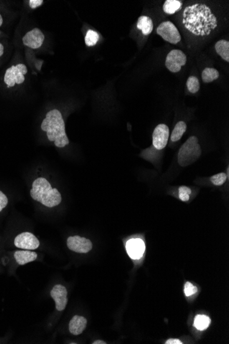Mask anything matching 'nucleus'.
Wrapping results in <instances>:
<instances>
[{"label":"nucleus","mask_w":229,"mask_h":344,"mask_svg":"<svg viewBox=\"0 0 229 344\" xmlns=\"http://www.w3.org/2000/svg\"><path fill=\"white\" fill-rule=\"evenodd\" d=\"M182 24L194 35L207 36L217 28V20L207 5L195 4L184 10Z\"/></svg>","instance_id":"nucleus-1"},{"label":"nucleus","mask_w":229,"mask_h":344,"mask_svg":"<svg viewBox=\"0 0 229 344\" xmlns=\"http://www.w3.org/2000/svg\"><path fill=\"white\" fill-rule=\"evenodd\" d=\"M41 129L47 133L48 138L54 142L56 147L64 148L69 144L65 132V124L61 111H49L41 124Z\"/></svg>","instance_id":"nucleus-2"},{"label":"nucleus","mask_w":229,"mask_h":344,"mask_svg":"<svg viewBox=\"0 0 229 344\" xmlns=\"http://www.w3.org/2000/svg\"><path fill=\"white\" fill-rule=\"evenodd\" d=\"M31 196L34 200L48 207H54L61 204L62 197L59 191L51 187L50 183L44 177L34 181L31 190Z\"/></svg>","instance_id":"nucleus-3"},{"label":"nucleus","mask_w":229,"mask_h":344,"mask_svg":"<svg viewBox=\"0 0 229 344\" xmlns=\"http://www.w3.org/2000/svg\"><path fill=\"white\" fill-rule=\"evenodd\" d=\"M201 154V148L198 144L197 138L196 136L189 138L179 150L178 154L179 165L182 167H187L194 164L198 159Z\"/></svg>","instance_id":"nucleus-4"},{"label":"nucleus","mask_w":229,"mask_h":344,"mask_svg":"<svg viewBox=\"0 0 229 344\" xmlns=\"http://www.w3.org/2000/svg\"><path fill=\"white\" fill-rule=\"evenodd\" d=\"M27 73V67L24 64L11 66L5 73L4 82L8 87H14L16 84H22L25 81L24 75Z\"/></svg>","instance_id":"nucleus-5"},{"label":"nucleus","mask_w":229,"mask_h":344,"mask_svg":"<svg viewBox=\"0 0 229 344\" xmlns=\"http://www.w3.org/2000/svg\"><path fill=\"white\" fill-rule=\"evenodd\" d=\"M157 34L162 36L163 39L172 44H178L181 40L178 29L173 23L170 21H165L159 25L157 30Z\"/></svg>","instance_id":"nucleus-6"},{"label":"nucleus","mask_w":229,"mask_h":344,"mask_svg":"<svg viewBox=\"0 0 229 344\" xmlns=\"http://www.w3.org/2000/svg\"><path fill=\"white\" fill-rule=\"evenodd\" d=\"M187 63V56L183 52L179 50H173L167 54L165 60V66L173 73L179 72L182 66Z\"/></svg>","instance_id":"nucleus-7"},{"label":"nucleus","mask_w":229,"mask_h":344,"mask_svg":"<svg viewBox=\"0 0 229 344\" xmlns=\"http://www.w3.org/2000/svg\"><path fill=\"white\" fill-rule=\"evenodd\" d=\"M67 245L70 250L80 254L88 253L93 247V244L90 240L79 236L68 238Z\"/></svg>","instance_id":"nucleus-8"},{"label":"nucleus","mask_w":229,"mask_h":344,"mask_svg":"<svg viewBox=\"0 0 229 344\" xmlns=\"http://www.w3.org/2000/svg\"><path fill=\"white\" fill-rule=\"evenodd\" d=\"M170 136L169 128L165 124H160L155 128L152 134V144L157 150H162L167 145Z\"/></svg>","instance_id":"nucleus-9"},{"label":"nucleus","mask_w":229,"mask_h":344,"mask_svg":"<svg viewBox=\"0 0 229 344\" xmlns=\"http://www.w3.org/2000/svg\"><path fill=\"white\" fill-rule=\"evenodd\" d=\"M15 245L20 249L34 250L39 247L40 242L37 238L31 232H23L15 239Z\"/></svg>","instance_id":"nucleus-10"},{"label":"nucleus","mask_w":229,"mask_h":344,"mask_svg":"<svg viewBox=\"0 0 229 344\" xmlns=\"http://www.w3.org/2000/svg\"><path fill=\"white\" fill-rule=\"evenodd\" d=\"M51 297L56 303V309L62 311L67 305V291L65 287L61 285H56L53 287L50 292Z\"/></svg>","instance_id":"nucleus-11"},{"label":"nucleus","mask_w":229,"mask_h":344,"mask_svg":"<svg viewBox=\"0 0 229 344\" xmlns=\"http://www.w3.org/2000/svg\"><path fill=\"white\" fill-rule=\"evenodd\" d=\"M44 33L39 28H34L26 33L22 41L25 46L32 49H38L44 44Z\"/></svg>","instance_id":"nucleus-12"},{"label":"nucleus","mask_w":229,"mask_h":344,"mask_svg":"<svg viewBox=\"0 0 229 344\" xmlns=\"http://www.w3.org/2000/svg\"><path fill=\"white\" fill-rule=\"evenodd\" d=\"M126 248L131 258L138 260L143 257V254L145 252L146 246L142 239H131L127 242Z\"/></svg>","instance_id":"nucleus-13"},{"label":"nucleus","mask_w":229,"mask_h":344,"mask_svg":"<svg viewBox=\"0 0 229 344\" xmlns=\"http://www.w3.org/2000/svg\"><path fill=\"white\" fill-rule=\"evenodd\" d=\"M87 324V321L84 317L75 315L69 322V332L74 335H81L86 328Z\"/></svg>","instance_id":"nucleus-14"},{"label":"nucleus","mask_w":229,"mask_h":344,"mask_svg":"<svg viewBox=\"0 0 229 344\" xmlns=\"http://www.w3.org/2000/svg\"><path fill=\"white\" fill-rule=\"evenodd\" d=\"M14 257L16 262L20 265H24L29 262L34 261L37 258V254L32 251H16Z\"/></svg>","instance_id":"nucleus-15"},{"label":"nucleus","mask_w":229,"mask_h":344,"mask_svg":"<svg viewBox=\"0 0 229 344\" xmlns=\"http://www.w3.org/2000/svg\"><path fill=\"white\" fill-rule=\"evenodd\" d=\"M137 27L144 35H148L153 31V21L149 17L141 16L137 21Z\"/></svg>","instance_id":"nucleus-16"},{"label":"nucleus","mask_w":229,"mask_h":344,"mask_svg":"<svg viewBox=\"0 0 229 344\" xmlns=\"http://www.w3.org/2000/svg\"><path fill=\"white\" fill-rule=\"evenodd\" d=\"M215 51L222 59L229 62V42L225 40L217 41L215 46Z\"/></svg>","instance_id":"nucleus-17"},{"label":"nucleus","mask_w":229,"mask_h":344,"mask_svg":"<svg viewBox=\"0 0 229 344\" xmlns=\"http://www.w3.org/2000/svg\"><path fill=\"white\" fill-rule=\"evenodd\" d=\"M182 7V2L178 0H166L163 9L167 14L172 15L178 11Z\"/></svg>","instance_id":"nucleus-18"},{"label":"nucleus","mask_w":229,"mask_h":344,"mask_svg":"<svg viewBox=\"0 0 229 344\" xmlns=\"http://www.w3.org/2000/svg\"><path fill=\"white\" fill-rule=\"evenodd\" d=\"M186 130H187V124L185 122L180 121V122L177 123L172 131V136H171V139L172 142H177L179 139H181Z\"/></svg>","instance_id":"nucleus-19"},{"label":"nucleus","mask_w":229,"mask_h":344,"mask_svg":"<svg viewBox=\"0 0 229 344\" xmlns=\"http://www.w3.org/2000/svg\"><path fill=\"white\" fill-rule=\"evenodd\" d=\"M220 76L219 71L215 68H207L202 73V79L206 83H212L218 79Z\"/></svg>","instance_id":"nucleus-20"},{"label":"nucleus","mask_w":229,"mask_h":344,"mask_svg":"<svg viewBox=\"0 0 229 344\" xmlns=\"http://www.w3.org/2000/svg\"><path fill=\"white\" fill-rule=\"evenodd\" d=\"M211 319L207 315H198L194 319V327L199 330H204L210 325Z\"/></svg>","instance_id":"nucleus-21"},{"label":"nucleus","mask_w":229,"mask_h":344,"mask_svg":"<svg viewBox=\"0 0 229 344\" xmlns=\"http://www.w3.org/2000/svg\"><path fill=\"white\" fill-rule=\"evenodd\" d=\"M99 35L98 33L96 32V31H93V30H89V31H87V34H86L84 41H85V44L87 45L88 47H91V46H95L98 41H99Z\"/></svg>","instance_id":"nucleus-22"},{"label":"nucleus","mask_w":229,"mask_h":344,"mask_svg":"<svg viewBox=\"0 0 229 344\" xmlns=\"http://www.w3.org/2000/svg\"><path fill=\"white\" fill-rule=\"evenodd\" d=\"M187 87L188 90L192 94H195L200 89V82L197 77L191 76L187 81Z\"/></svg>","instance_id":"nucleus-23"},{"label":"nucleus","mask_w":229,"mask_h":344,"mask_svg":"<svg viewBox=\"0 0 229 344\" xmlns=\"http://www.w3.org/2000/svg\"><path fill=\"white\" fill-rule=\"evenodd\" d=\"M227 179V174L225 172H220V173L215 174L211 177V182L213 185L220 186L223 185Z\"/></svg>","instance_id":"nucleus-24"},{"label":"nucleus","mask_w":229,"mask_h":344,"mask_svg":"<svg viewBox=\"0 0 229 344\" xmlns=\"http://www.w3.org/2000/svg\"><path fill=\"white\" fill-rule=\"evenodd\" d=\"M179 198L182 202H187L190 199V194H192V190L190 188L187 186H180L179 188Z\"/></svg>","instance_id":"nucleus-25"},{"label":"nucleus","mask_w":229,"mask_h":344,"mask_svg":"<svg viewBox=\"0 0 229 344\" xmlns=\"http://www.w3.org/2000/svg\"><path fill=\"white\" fill-rule=\"evenodd\" d=\"M184 292H185L186 296L189 297L197 293V288L196 287H195V286L192 285L191 282H187L185 283Z\"/></svg>","instance_id":"nucleus-26"},{"label":"nucleus","mask_w":229,"mask_h":344,"mask_svg":"<svg viewBox=\"0 0 229 344\" xmlns=\"http://www.w3.org/2000/svg\"><path fill=\"white\" fill-rule=\"evenodd\" d=\"M8 203V198L6 197V194H4L0 190V212H1L4 207H6Z\"/></svg>","instance_id":"nucleus-27"},{"label":"nucleus","mask_w":229,"mask_h":344,"mask_svg":"<svg viewBox=\"0 0 229 344\" xmlns=\"http://www.w3.org/2000/svg\"><path fill=\"white\" fill-rule=\"evenodd\" d=\"M43 3H44V1H43V0H30V7L33 8V9H35V8L41 6V5L43 4Z\"/></svg>","instance_id":"nucleus-28"},{"label":"nucleus","mask_w":229,"mask_h":344,"mask_svg":"<svg viewBox=\"0 0 229 344\" xmlns=\"http://www.w3.org/2000/svg\"><path fill=\"white\" fill-rule=\"evenodd\" d=\"M166 344H182L181 341L178 339H170L165 342Z\"/></svg>","instance_id":"nucleus-29"},{"label":"nucleus","mask_w":229,"mask_h":344,"mask_svg":"<svg viewBox=\"0 0 229 344\" xmlns=\"http://www.w3.org/2000/svg\"><path fill=\"white\" fill-rule=\"evenodd\" d=\"M4 54V46L1 44H0V56H1Z\"/></svg>","instance_id":"nucleus-30"},{"label":"nucleus","mask_w":229,"mask_h":344,"mask_svg":"<svg viewBox=\"0 0 229 344\" xmlns=\"http://www.w3.org/2000/svg\"><path fill=\"white\" fill-rule=\"evenodd\" d=\"M93 344H106L107 343H106L105 342H104V341L97 340V341H95V342H94V343H93Z\"/></svg>","instance_id":"nucleus-31"},{"label":"nucleus","mask_w":229,"mask_h":344,"mask_svg":"<svg viewBox=\"0 0 229 344\" xmlns=\"http://www.w3.org/2000/svg\"><path fill=\"white\" fill-rule=\"evenodd\" d=\"M3 24V19L2 17H1V14H0V26Z\"/></svg>","instance_id":"nucleus-32"}]
</instances>
